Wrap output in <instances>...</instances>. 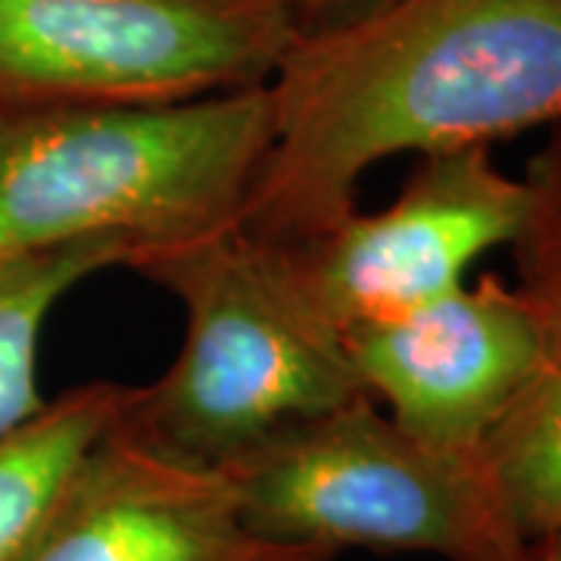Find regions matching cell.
I'll use <instances>...</instances> for the list:
<instances>
[{
	"mask_svg": "<svg viewBox=\"0 0 561 561\" xmlns=\"http://www.w3.org/2000/svg\"><path fill=\"white\" fill-rule=\"evenodd\" d=\"M268 94L272 147L241 228L294 247L359 209L375 162L559 128L561 0H400L294 41Z\"/></svg>",
	"mask_w": 561,
	"mask_h": 561,
	"instance_id": "obj_1",
	"label": "cell"
},
{
	"mask_svg": "<svg viewBox=\"0 0 561 561\" xmlns=\"http://www.w3.org/2000/svg\"><path fill=\"white\" fill-rule=\"evenodd\" d=\"M268 81L187 101L0 110V256L110 241L128 268L241 228Z\"/></svg>",
	"mask_w": 561,
	"mask_h": 561,
	"instance_id": "obj_2",
	"label": "cell"
},
{
	"mask_svg": "<svg viewBox=\"0 0 561 561\" xmlns=\"http://www.w3.org/2000/svg\"><path fill=\"white\" fill-rule=\"evenodd\" d=\"M184 309L160 381L128 387L119 424L181 461L219 468L294 421L362 397L341 331L312 312L275 247L243 228L131 265Z\"/></svg>",
	"mask_w": 561,
	"mask_h": 561,
	"instance_id": "obj_3",
	"label": "cell"
},
{
	"mask_svg": "<svg viewBox=\"0 0 561 561\" xmlns=\"http://www.w3.org/2000/svg\"><path fill=\"white\" fill-rule=\"evenodd\" d=\"M216 471L265 540L446 561H508L522 546L481 459L415 440L368 393L280 427Z\"/></svg>",
	"mask_w": 561,
	"mask_h": 561,
	"instance_id": "obj_4",
	"label": "cell"
},
{
	"mask_svg": "<svg viewBox=\"0 0 561 561\" xmlns=\"http://www.w3.org/2000/svg\"><path fill=\"white\" fill-rule=\"evenodd\" d=\"M290 44L278 0H0V110L238 91Z\"/></svg>",
	"mask_w": 561,
	"mask_h": 561,
	"instance_id": "obj_5",
	"label": "cell"
},
{
	"mask_svg": "<svg viewBox=\"0 0 561 561\" xmlns=\"http://www.w3.org/2000/svg\"><path fill=\"white\" fill-rule=\"evenodd\" d=\"M527 203L524 175H505L486 144L453 147L421 153L390 206L353 209L319 238L275 250L302 300L343 334L461 287L483 253L515 243Z\"/></svg>",
	"mask_w": 561,
	"mask_h": 561,
	"instance_id": "obj_6",
	"label": "cell"
},
{
	"mask_svg": "<svg viewBox=\"0 0 561 561\" xmlns=\"http://www.w3.org/2000/svg\"><path fill=\"white\" fill-rule=\"evenodd\" d=\"M362 390L387 402L405 434L481 459L537 359V321L518 287L496 275L437 300L343 331Z\"/></svg>",
	"mask_w": 561,
	"mask_h": 561,
	"instance_id": "obj_7",
	"label": "cell"
},
{
	"mask_svg": "<svg viewBox=\"0 0 561 561\" xmlns=\"http://www.w3.org/2000/svg\"><path fill=\"white\" fill-rule=\"evenodd\" d=\"M20 561H337L243 524L216 468L140 443L119 421L81 461Z\"/></svg>",
	"mask_w": 561,
	"mask_h": 561,
	"instance_id": "obj_8",
	"label": "cell"
},
{
	"mask_svg": "<svg viewBox=\"0 0 561 561\" xmlns=\"http://www.w3.org/2000/svg\"><path fill=\"white\" fill-rule=\"evenodd\" d=\"M518 290L537 321V359L483 443V471L518 540L561 527V253L512 243Z\"/></svg>",
	"mask_w": 561,
	"mask_h": 561,
	"instance_id": "obj_9",
	"label": "cell"
},
{
	"mask_svg": "<svg viewBox=\"0 0 561 561\" xmlns=\"http://www.w3.org/2000/svg\"><path fill=\"white\" fill-rule=\"evenodd\" d=\"M125 400V383L91 381L0 440V561H20L81 461L119 421Z\"/></svg>",
	"mask_w": 561,
	"mask_h": 561,
	"instance_id": "obj_10",
	"label": "cell"
},
{
	"mask_svg": "<svg viewBox=\"0 0 561 561\" xmlns=\"http://www.w3.org/2000/svg\"><path fill=\"white\" fill-rule=\"evenodd\" d=\"M116 265H128V253L110 241L0 256V440L47 405L38 387L47 316L76 284Z\"/></svg>",
	"mask_w": 561,
	"mask_h": 561,
	"instance_id": "obj_11",
	"label": "cell"
},
{
	"mask_svg": "<svg viewBox=\"0 0 561 561\" xmlns=\"http://www.w3.org/2000/svg\"><path fill=\"white\" fill-rule=\"evenodd\" d=\"M527 219L515 241L537 243L561 253V125L549 128V140L527 162Z\"/></svg>",
	"mask_w": 561,
	"mask_h": 561,
	"instance_id": "obj_12",
	"label": "cell"
},
{
	"mask_svg": "<svg viewBox=\"0 0 561 561\" xmlns=\"http://www.w3.org/2000/svg\"><path fill=\"white\" fill-rule=\"evenodd\" d=\"M294 41L328 38L375 20L400 0H278Z\"/></svg>",
	"mask_w": 561,
	"mask_h": 561,
	"instance_id": "obj_13",
	"label": "cell"
},
{
	"mask_svg": "<svg viewBox=\"0 0 561 561\" xmlns=\"http://www.w3.org/2000/svg\"><path fill=\"white\" fill-rule=\"evenodd\" d=\"M508 561H561V527L534 540H524Z\"/></svg>",
	"mask_w": 561,
	"mask_h": 561,
	"instance_id": "obj_14",
	"label": "cell"
}]
</instances>
